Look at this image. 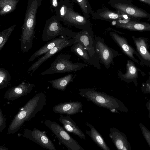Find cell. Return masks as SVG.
<instances>
[{
    "label": "cell",
    "mask_w": 150,
    "mask_h": 150,
    "mask_svg": "<svg viewBox=\"0 0 150 150\" xmlns=\"http://www.w3.org/2000/svg\"><path fill=\"white\" fill-rule=\"evenodd\" d=\"M79 91V94L81 97L99 107L110 111L115 109L126 113L129 112L128 109L120 100L104 92L97 91L94 88H81Z\"/></svg>",
    "instance_id": "cell-2"
},
{
    "label": "cell",
    "mask_w": 150,
    "mask_h": 150,
    "mask_svg": "<svg viewBox=\"0 0 150 150\" xmlns=\"http://www.w3.org/2000/svg\"><path fill=\"white\" fill-rule=\"evenodd\" d=\"M71 56L69 54L59 55L51 64L50 67L41 73V75L76 71L88 66L86 64L73 63L70 60Z\"/></svg>",
    "instance_id": "cell-3"
},
{
    "label": "cell",
    "mask_w": 150,
    "mask_h": 150,
    "mask_svg": "<svg viewBox=\"0 0 150 150\" xmlns=\"http://www.w3.org/2000/svg\"><path fill=\"white\" fill-rule=\"evenodd\" d=\"M146 108L149 112V117L150 118V100L146 103Z\"/></svg>",
    "instance_id": "cell-31"
},
{
    "label": "cell",
    "mask_w": 150,
    "mask_h": 150,
    "mask_svg": "<svg viewBox=\"0 0 150 150\" xmlns=\"http://www.w3.org/2000/svg\"><path fill=\"white\" fill-rule=\"evenodd\" d=\"M140 71L133 61L128 60L126 64V72L123 74L120 71H118L117 74L122 80L127 83L133 82L136 86L138 87L137 79L139 77L138 72Z\"/></svg>",
    "instance_id": "cell-17"
},
{
    "label": "cell",
    "mask_w": 150,
    "mask_h": 150,
    "mask_svg": "<svg viewBox=\"0 0 150 150\" xmlns=\"http://www.w3.org/2000/svg\"><path fill=\"white\" fill-rule=\"evenodd\" d=\"M68 9L67 6L65 5H63L61 6L59 10V15L60 18H64Z\"/></svg>",
    "instance_id": "cell-30"
},
{
    "label": "cell",
    "mask_w": 150,
    "mask_h": 150,
    "mask_svg": "<svg viewBox=\"0 0 150 150\" xmlns=\"http://www.w3.org/2000/svg\"><path fill=\"white\" fill-rule=\"evenodd\" d=\"M93 19H100L107 21H116L119 20L127 18L126 15L110 10L107 7L97 9L91 14Z\"/></svg>",
    "instance_id": "cell-13"
},
{
    "label": "cell",
    "mask_w": 150,
    "mask_h": 150,
    "mask_svg": "<svg viewBox=\"0 0 150 150\" xmlns=\"http://www.w3.org/2000/svg\"><path fill=\"white\" fill-rule=\"evenodd\" d=\"M139 125L143 135L150 147V132L142 123H140Z\"/></svg>",
    "instance_id": "cell-27"
},
{
    "label": "cell",
    "mask_w": 150,
    "mask_h": 150,
    "mask_svg": "<svg viewBox=\"0 0 150 150\" xmlns=\"http://www.w3.org/2000/svg\"><path fill=\"white\" fill-rule=\"evenodd\" d=\"M109 136L115 146L119 150H131V147L127 136L117 129L111 127L110 129Z\"/></svg>",
    "instance_id": "cell-16"
},
{
    "label": "cell",
    "mask_w": 150,
    "mask_h": 150,
    "mask_svg": "<svg viewBox=\"0 0 150 150\" xmlns=\"http://www.w3.org/2000/svg\"><path fill=\"white\" fill-rule=\"evenodd\" d=\"M76 32L64 27L58 20H50L47 22L44 29L42 39L49 41L57 36H67L74 39Z\"/></svg>",
    "instance_id": "cell-7"
},
{
    "label": "cell",
    "mask_w": 150,
    "mask_h": 150,
    "mask_svg": "<svg viewBox=\"0 0 150 150\" xmlns=\"http://www.w3.org/2000/svg\"><path fill=\"white\" fill-rule=\"evenodd\" d=\"M94 45L100 63L107 69L114 65V58L122 54L108 46L100 36L94 35Z\"/></svg>",
    "instance_id": "cell-5"
},
{
    "label": "cell",
    "mask_w": 150,
    "mask_h": 150,
    "mask_svg": "<svg viewBox=\"0 0 150 150\" xmlns=\"http://www.w3.org/2000/svg\"><path fill=\"white\" fill-rule=\"evenodd\" d=\"M20 0H0V16L14 11Z\"/></svg>",
    "instance_id": "cell-24"
},
{
    "label": "cell",
    "mask_w": 150,
    "mask_h": 150,
    "mask_svg": "<svg viewBox=\"0 0 150 150\" xmlns=\"http://www.w3.org/2000/svg\"><path fill=\"white\" fill-rule=\"evenodd\" d=\"M64 18L70 25L75 26L82 30H92L89 21L86 18L72 10L68 9Z\"/></svg>",
    "instance_id": "cell-14"
},
{
    "label": "cell",
    "mask_w": 150,
    "mask_h": 150,
    "mask_svg": "<svg viewBox=\"0 0 150 150\" xmlns=\"http://www.w3.org/2000/svg\"><path fill=\"white\" fill-rule=\"evenodd\" d=\"M144 4L150 5V0H138Z\"/></svg>",
    "instance_id": "cell-34"
},
{
    "label": "cell",
    "mask_w": 150,
    "mask_h": 150,
    "mask_svg": "<svg viewBox=\"0 0 150 150\" xmlns=\"http://www.w3.org/2000/svg\"><path fill=\"white\" fill-rule=\"evenodd\" d=\"M11 77L10 74L7 71L0 68V83H2L4 81L10 79Z\"/></svg>",
    "instance_id": "cell-28"
},
{
    "label": "cell",
    "mask_w": 150,
    "mask_h": 150,
    "mask_svg": "<svg viewBox=\"0 0 150 150\" xmlns=\"http://www.w3.org/2000/svg\"><path fill=\"white\" fill-rule=\"evenodd\" d=\"M70 49L73 53L81 59L84 62L92 65L98 69H100L101 65L99 61L92 57L80 42L76 40L71 46Z\"/></svg>",
    "instance_id": "cell-12"
},
{
    "label": "cell",
    "mask_w": 150,
    "mask_h": 150,
    "mask_svg": "<svg viewBox=\"0 0 150 150\" xmlns=\"http://www.w3.org/2000/svg\"><path fill=\"white\" fill-rule=\"evenodd\" d=\"M40 0H28L21 38V49L23 52H28L33 47L35 37L36 14Z\"/></svg>",
    "instance_id": "cell-1"
},
{
    "label": "cell",
    "mask_w": 150,
    "mask_h": 150,
    "mask_svg": "<svg viewBox=\"0 0 150 150\" xmlns=\"http://www.w3.org/2000/svg\"><path fill=\"white\" fill-rule=\"evenodd\" d=\"M83 106L82 103L78 101L62 103L54 106L52 110L56 113L71 115L80 112Z\"/></svg>",
    "instance_id": "cell-15"
},
{
    "label": "cell",
    "mask_w": 150,
    "mask_h": 150,
    "mask_svg": "<svg viewBox=\"0 0 150 150\" xmlns=\"http://www.w3.org/2000/svg\"><path fill=\"white\" fill-rule=\"evenodd\" d=\"M52 6L54 7H56L58 6L57 0H51Z\"/></svg>",
    "instance_id": "cell-33"
},
{
    "label": "cell",
    "mask_w": 150,
    "mask_h": 150,
    "mask_svg": "<svg viewBox=\"0 0 150 150\" xmlns=\"http://www.w3.org/2000/svg\"><path fill=\"white\" fill-rule=\"evenodd\" d=\"M136 48V51L141 61L140 65L150 67V52L148 38L144 37H132Z\"/></svg>",
    "instance_id": "cell-9"
},
{
    "label": "cell",
    "mask_w": 150,
    "mask_h": 150,
    "mask_svg": "<svg viewBox=\"0 0 150 150\" xmlns=\"http://www.w3.org/2000/svg\"><path fill=\"white\" fill-rule=\"evenodd\" d=\"M86 125L90 128V130L86 131V133L91 138L95 143L103 150H110L103 138L95 127L87 122L86 123Z\"/></svg>",
    "instance_id": "cell-22"
},
{
    "label": "cell",
    "mask_w": 150,
    "mask_h": 150,
    "mask_svg": "<svg viewBox=\"0 0 150 150\" xmlns=\"http://www.w3.org/2000/svg\"><path fill=\"white\" fill-rule=\"evenodd\" d=\"M142 92L145 94L150 93V78L146 82L142 83L141 87Z\"/></svg>",
    "instance_id": "cell-29"
},
{
    "label": "cell",
    "mask_w": 150,
    "mask_h": 150,
    "mask_svg": "<svg viewBox=\"0 0 150 150\" xmlns=\"http://www.w3.org/2000/svg\"><path fill=\"white\" fill-rule=\"evenodd\" d=\"M59 120L62 124V127L67 131L77 136L80 139L86 140L85 135L70 117L60 114Z\"/></svg>",
    "instance_id": "cell-19"
},
{
    "label": "cell",
    "mask_w": 150,
    "mask_h": 150,
    "mask_svg": "<svg viewBox=\"0 0 150 150\" xmlns=\"http://www.w3.org/2000/svg\"><path fill=\"white\" fill-rule=\"evenodd\" d=\"M70 38H71L67 36H61L50 40L35 52L30 57L28 61L29 62L32 61L38 57L44 54L57 45H59Z\"/></svg>",
    "instance_id": "cell-21"
},
{
    "label": "cell",
    "mask_w": 150,
    "mask_h": 150,
    "mask_svg": "<svg viewBox=\"0 0 150 150\" xmlns=\"http://www.w3.org/2000/svg\"><path fill=\"white\" fill-rule=\"evenodd\" d=\"M44 123L54 134L59 142L65 146L68 150H84L78 141L56 122L45 120H44Z\"/></svg>",
    "instance_id": "cell-6"
},
{
    "label": "cell",
    "mask_w": 150,
    "mask_h": 150,
    "mask_svg": "<svg viewBox=\"0 0 150 150\" xmlns=\"http://www.w3.org/2000/svg\"><path fill=\"white\" fill-rule=\"evenodd\" d=\"M82 9L84 17L88 19L89 14H92L93 12L87 0H76Z\"/></svg>",
    "instance_id": "cell-26"
},
{
    "label": "cell",
    "mask_w": 150,
    "mask_h": 150,
    "mask_svg": "<svg viewBox=\"0 0 150 150\" xmlns=\"http://www.w3.org/2000/svg\"><path fill=\"white\" fill-rule=\"evenodd\" d=\"M75 77L73 74H69L61 78L49 81L48 82L54 88L64 91L67 86L73 81Z\"/></svg>",
    "instance_id": "cell-23"
},
{
    "label": "cell",
    "mask_w": 150,
    "mask_h": 150,
    "mask_svg": "<svg viewBox=\"0 0 150 150\" xmlns=\"http://www.w3.org/2000/svg\"><path fill=\"white\" fill-rule=\"evenodd\" d=\"M117 31L110 29L109 34L112 39L118 45L122 52L134 62L140 64V62L134 57L139 59V57L136 50L128 42L127 39L120 35Z\"/></svg>",
    "instance_id": "cell-8"
},
{
    "label": "cell",
    "mask_w": 150,
    "mask_h": 150,
    "mask_svg": "<svg viewBox=\"0 0 150 150\" xmlns=\"http://www.w3.org/2000/svg\"><path fill=\"white\" fill-rule=\"evenodd\" d=\"M16 26V25H13L0 32V51L3 48Z\"/></svg>",
    "instance_id": "cell-25"
},
{
    "label": "cell",
    "mask_w": 150,
    "mask_h": 150,
    "mask_svg": "<svg viewBox=\"0 0 150 150\" xmlns=\"http://www.w3.org/2000/svg\"><path fill=\"white\" fill-rule=\"evenodd\" d=\"M115 26L130 31H147L150 30V24L142 22L139 20L132 19L125 23H120L115 21Z\"/></svg>",
    "instance_id": "cell-20"
},
{
    "label": "cell",
    "mask_w": 150,
    "mask_h": 150,
    "mask_svg": "<svg viewBox=\"0 0 150 150\" xmlns=\"http://www.w3.org/2000/svg\"><path fill=\"white\" fill-rule=\"evenodd\" d=\"M109 5L121 14L139 20L150 18V14L134 4L132 0H109Z\"/></svg>",
    "instance_id": "cell-4"
},
{
    "label": "cell",
    "mask_w": 150,
    "mask_h": 150,
    "mask_svg": "<svg viewBox=\"0 0 150 150\" xmlns=\"http://www.w3.org/2000/svg\"><path fill=\"white\" fill-rule=\"evenodd\" d=\"M75 41V39L70 38L57 45L46 52L41 58L33 64L28 69L27 71H32V73H33L45 61L64 49L71 46Z\"/></svg>",
    "instance_id": "cell-11"
},
{
    "label": "cell",
    "mask_w": 150,
    "mask_h": 150,
    "mask_svg": "<svg viewBox=\"0 0 150 150\" xmlns=\"http://www.w3.org/2000/svg\"><path fill=\"white\" fill-rule=\"evenodd\" d=\"M30 138L43 148L49 150H56V148L44 132L37 129L30 131Z\"/></svg>",
    "instance_id": "cell-18"
},
{
    "label": "cell",
    "mask_w": 150,
    "mask_h": 150,
    "mask_svg": "<svg viewBox=\"0 0 150 150\" xmlns=\"http://www.w3.org/2000/svg\"><path fill=\"white\" fill-rule=\"evenodd\" d=\"M94 36L93 32L92 30H82L76 33L74 39L82 43L92 57L99 60L97 54L94 48Z\"/></svg>",
    "instance_id": "cell-10"
},
{
    "label": "cell",
    "mask_w": 150,
    "mask_h": 150,
    "mask_svg": "<svg viewBox=\"0 0 150 150\" xmlns=\"http://www.w3.org/2000/svg\"><path fill=\"white\" fill-rule=\"evenodd\" d=\"M14 91L18 94H21L23 92L22 88H21L17 87L14 89Z\"/></svg>",
    "instance_id": "cell-32"
}]
</instances>
